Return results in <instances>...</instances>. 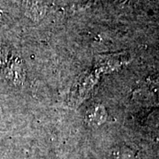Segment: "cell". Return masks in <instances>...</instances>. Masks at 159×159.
Segmentation results:
<instances>
[{
	"label": "cell",
	"instance_id": "6da1fadb",
	"mask_svg": "<svg viewBox=\"0 0 159 159\" xmlns=\"http://www.w3.org/2000/svg\"><path fill=\"white\" fill-rule=\"evenodd\" d=\"M80 2V4H86V3H88L89 0H78Z\"/></svg>",
	"mask_w": 159,
	"mask_h": 159
}]
</instances>
